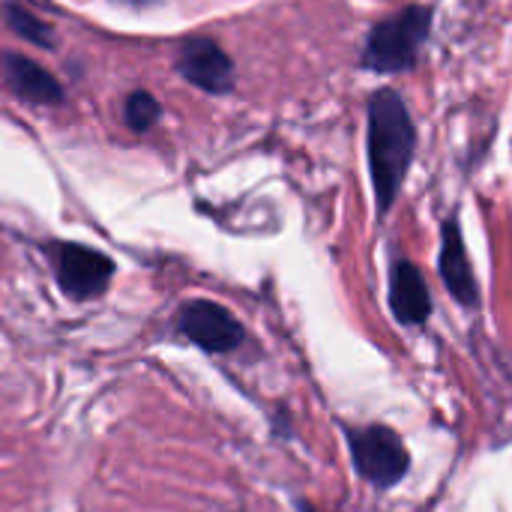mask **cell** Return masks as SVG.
<instances>
[{"label": "cell", "mask_w": 512, "mask_h": 512, "mask_svg": "<svg viewBox=\"0 0 512 512\" xmlns=\"http://www.w3.org/2000/svg\"><path fill=\"white\" fill-rule=\"evenodd\" d=\"M417 132L396 90H378L369 99V168L381 210H387L414 159Z\"/></svg>", "instance_id": "obj_1"}, {"label": "cell", "mask_w": 512, "mask_h": 512, "mask_svg": "<svg viewBox=\"0 0 512 512\" xmlns=\"http://www.w3.org/2000/svg\"><path fill=\"white\" fill-rule=\"evenodd\" d=\"M429 24H432V9L426 6H408L399 15L381 21L366 39L363 66L375 72L411 69L423 39L429 36Z\"/></svg>", "instance_id": "obj_2"}, {"label": "cell", "mask_w": 512, "mask_h": 512, "mask_svg": "<svg viewBox=\"0 0 512 512\" xmlns=\"http://www.w3.org/2000/svg\"><path fill=\"white\" fill-rule=\"evenodd\" d=\"M54 258V273L66 297L72 300H93L99 297L111 276H114V261L90 246L81 243H57L51 249Z\"/></svg>", "instance_id": "obj_3"}, {"label": "cell", "mask_w": 512, "mask_h": 512, "mask_svg": "<svg viewBox=\"0 0 512 512\" xmlns=\"http://www.w3.org/2000/svg\"><path fill=\"white\" fill-rule=\"evenodd\" d=\"M351 453L360 468V474L375 486H393L408 474V450L399 441L396 432L384 426H366L357 432H348Z\"/></svg>", "instance_id": "obj_4"}, {"label": "cell", "mask_w": 512, "mask_h": 512, "mask_svg": "<svg viewBox=\"0 0 512 512\" xmlns=\"http://www.w3.org/2000/svg\"><path fill=\"white\" fill-rule=\"evenodd\" d=\"M177 330L195 342L204 351L225 354L234 351L243 342V327L240 321L219 303L213 300H189L177 312Z\"/></svg>", "instance_id": "obj_5"}, {"label": "cell", "mask_w": 512, "mask_h": 512, "mask_svg": "<svg viewBox=\"0 0 512 512\" xmlns=\"http://www.w3.org/2000/svg\"><path fill=\"white\" fill-rule=\"evenodd\" d=\"M177 72L207 90V93H216V96H225L231 93L234 87V63L231 57L219 48V42L207 39V36H192L180 45L177 51Z\"/></svg>", "instance_id": "obj_6"}, {"label": "cell", "mask_w": 512, "mask_h": 512, "mask_svg": "<svg viewBox=\"0 0 512 512\" xmlns=\"http://www.w3.org/2000/svg\"><path fill=\"white\" fill-rule=\"evenodd\" d=\"M0 72L18 99L36 102V105H60L66 99L63 84L45 66H39L33 57H27L21 51H3L0 54Z\"/></svg>", "instance_id": "obj_7"}, {"label": "cell", "mask_w": 512, "mask_h": 512, "mask_svg": "<svg viewBox=\"0 0 512 512\" xmlns=\"http://www.w3.org/2000/svg\"><path fill=\"white\" fill-rule=\"evenodd\" d=\"M390 306L402 324H423L432 312V297H429L426 279L411 261H399L393 267Z\"/></svg>", "instance_id": "obj_8"}, {"label": "cell", "mask_w": 512, "mask_h": 512, "mask_svg": "<svg viewBox=\"0 0 512 512\" xmlns=\"http://www.w3.org/2000/svg\"><path fill=\"white\" fill-rule=\"evenodd\" d=\"M441 276L450 288V294L465 303V306H474L480 300V291H477V279H474V270H471V261H468V252H465V240L459 234V225L450 219L444 225V249H441Z\"/></svg>", "instance_id": "obj_9"}, {"label": "cell", "mask_w": 512, "mask_h": 512, "mask_svg": "<svg viewBox=\"0 0 512 512\" xmlns=\"http://www.w3.org/2000/svg\"><path fill=\"white\" fill-rule=\"evenodd\" d=\"M3 21H6V27H9L15 36H21L24 42L36 45V48H45V51H54L57 36H54L51 24H45L42 18H36L30 9H24V6H18V3H6V6H3Z\"/></svg>", "instance_id": "obj_10"}, {"label": "cell", "mask_w": 512, "mask_h": 512, "mask_svg": "<svg viewBox=\"0 0 512 512\" xmlns=\"http://www.w3.org/2000/svg\"><path fill=\"white\" fill-rule=\"evenodd\" d=\"M159 114H162V105L156 102V96L150 90H132L123 102V117L132 132L153 129L159 123Z\"/></svg>", "instance_id": "obj_11"}, {"label": "cell", "mask_w": 512, "mask_h": 512, "mask_svg": "<svg viewBox=\"0 0 512 512\" xmlns=\"http://www.w3.org/2000/svg\"><path fill=\"white\" fill-rule=\"evenodd\" d=\"M300 510H303V512H318V510H312L309 504H300Z\"/></svg>", "instance_id": "obj_12"}, {"label": "cell", "mask_w": 512, "mask_h": 512, "mask_svg": "<svg viewBox=\"0 0 512 512\" xmlns=\"http://www.w3.org/2000/svg\"><path fill=\"white\" fill-rule=\"evenodd\" d=\"M129 3H153V0H129Z\"/></svg>", "instance_id": "obj_13"}]
</instances>
